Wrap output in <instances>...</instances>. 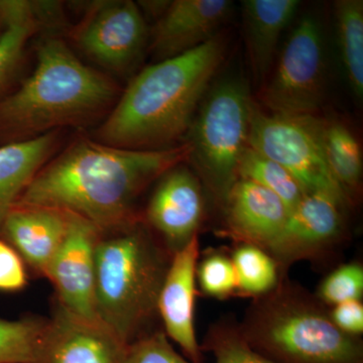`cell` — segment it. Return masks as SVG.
Masks as SVG:
<instances>
[{"label":"cell","mask_w":363,"mask_h":363,"mask_svg":"<svg viewBox=\"0 0 363 363\" xmlns=\"http://www.w3.org/2000/svg\"><path fill=\"white\" fill-rule=\"evenodd\" d=\"M187 143L160 150H130L76 140L33 177L16 205L63 210L101 233L136 220L138 196L152 182L189 161Z\"/></svg>","instance_id":"cell-1"},{"label":"cell","mask_w":363,"mask_h":363,"mask_svg":"<svg viewBox=\"0 0 363 363\" xmlns=\"http://www.w3.org/2000/svg\"><path fill=\"white\" fill-rule=\"evenodd\" d=\"M226 51L225 40L217 35L192 51L143 69L99 128V142L130 150L171 147L187 135Z\"/></svg>","instance_id":"cell-2"},{"label":"cell","mask_w":363,"mask_h":363,"mask_svg":"<svg viewBox=\"0 0 363 363\" xmlns=\"http://www.w3.org/2000/svg\"><path fill=\"white\" fill-rule=\"evenodd\" d=\"M111 79L85 65L61 38L49 35L37 49V66L16 92L0 101V130L35 138L81 123L111 104Z\"/></svg>","instance_id":"cell-3"},{"label":"cell","mask_w":363,"mask_h":363,"mask_svg":"<svg viewBox=\"0 0 363 363\" xmlns=\"http://www.w3.org/2000/svg\"><path fill=\"white\" fill-rule=\"evenodd\" d=\"M168 255L140 219L100 234L95 252V307L98 318L124 342L140 337L157 312L171 262Z\"/></svg>","instance_id":"cell-4"},{"label":"cell","mask_w":363,"mask_h":363,"mask_svg":"<svg viewBox=\"0 0 363 363\" xmlns=\"http://www.w3.org/2000/svg\"><path fill=\"white\" fill-rule=\"evenodd\" d=\"M238 329L276 363H363L360 338L338 329L318 298L286 281L255 298Z\"/></svg>","instance_id":"cell-5"},{"label":"cell","mask_w":363,"mask_h":363,"mask_svg":"<svg viewBox=\"0 0 363 363\" xmlns=\"http://www.w3.org/2000/svg\"><path fill=\"white\" fill-rule=\"evenodd\" d=\"M253 105L248 85L227 77L208 89L187 135L189 161L222 203L238 180V167L248 147Z\"/></svg>","instance_id":"cell-6"},{"label":"cell","mask_w":363,"mask_h":363,"mask_svg":"<svg viewBox=\"0 0 363 363\" xmlns=\"http://www.w3.org/2000/svg\"><path fill=\"white\" fill-rule=\"evenodd\" d=\"M326 88L324 35L314 14H306L294 28L277 57L259 99L271 113L316 116Z\"/></svg>","instance_id":"cell-7"},{"label":"cell","mask_w":363,"mask_h":363,"mask_svg":"<svg viewBox=\"0 0 363 363\" xmlns=\"http://www.w3.org/2000/svg\"><path fill=\"white\" fill-rule=\"evenodd\" d=\"M248 147L284 167L305 193H330L350 204L327 164L317 116L271 113L255 104Z\"/></svg>","instance_id":"cell-8"},{"label":"cell","mask_w":363,"mask_h":363,"mask_svg":"<svg viewBox=\"0 0 363 363\" xmlns=\"http://www.w3.org/2000/svg\"><path fill=\"white\" fill-rule=\"evenodd\" d=\"M71 38L98 65L125 75L142 59L150 33L138 4L131 0H107L90 6Z\"/></svg>","instance_id":"cell-9"},{"label":"cell","mask_w":363,"mask_h":363,"mask_svg":"<svg viewBox=\"0 0 363 363\" xmlns=\"http://www.w3.org/2000/svg\"><path fill=\"white\" fill-rule=\"evenodd\" d=\"M128 345L99 318L79 316L57 303L33 363H126Z\"/></svg>","instance_id":"cell-10"},{"label":"cell","mask_w":363,"mask_h":363,"mask_svg":"<svg viewBox=\"0 0 363 363\" xmlns=\"http://www.w3.org/2000/svg\"><path fill=\"white\" fill-rule=\"evenodd\" d=\"M347 203L330 193H306L289 212L281 233L267 252L278 266H290L326 252L342 238Z\"/></svg>","instance_id":"cell-11"},{"label":"cell","mask_w":363,"mask_h":363,"mask_svg":"<svg viewBox=\"0 0 363 363\" xmlns=\"http://www.w3.org/2000/svg\"><path fill=\"white\" fill-rule=\"evenodd\" d=\"M101 231L72 214L65 240L52 257L45 278L56 291L57 303L79 316L97 319L95 252Z\"/></svg>","instance_id":"cell-12"},{"label":"cell","mask_w":363,"mask_h":363,"mask_svg":"<svg viewBox=\"0 0 363 363\" xmlns=\"http://www.w3.org/2000/svg\"><path fill=\"white\" fill-rule=\"evenodd\" d=\"M203 211L199 178L182 164L159 179L147 204L145 223L159 234L173 255L198 235Z\"/></svg>","instance_id":"cell-13"},{"label":"cell","mask_w":363,"mask_h":363,"mask_svg":"<svg viewBox=\"0 0 363 363\" xmlns=\"http://www.w3.org/2000/svg\"><path fill=\"white\" fill-rule=\"evenodd\" d=\"M198 259L197 235L172 255L157 300V313L164 323V333L180 346L193 363H202L203 358L194 325Z\"/></svg>","instance_id":"cell-14"},{"label":"cell","mask_w":363,"mask_h":363,"mask_svg":"<svg viewBox=\"0 0 363 363\" xmlns=\"http://www.w3.org/2000/svg\"><path fill=\"white\" fill-rule=\"evenodd\" d=\"M233 6L228 0L169 1L150 33L152 54L157 61H162L213 39L230 16Z\"/></svg>","instance_id":"cell-15"},{"label":"cell","mask_w":363,"mask_h":363,"mask_svg":"<svg viewBox=\"0 0 363 363\" xmlns=\"http://www.w3.org/2000/svg\"><path fill=\"white\" fill-rule=\"evenodd\" d=\"M224 235L238 243L269 250L288 218V206L267 189L238 179L222 201Z\"/></svg>","instance_id":"cell-16"},{"label":"cell","mask_w":363,"mask_h":363,"mask_svg":"<svg viewBox=\"0 0 363 363\" xmlns=\"http://www.w3.org/2000/svg\"><path fill=\"white\" fill-rule=\"evenodd\" d=\"M72 214L55 208L16 205L0 229V238L33 271L44 276L70 226Z\"/></svg>","instance_id":"cell-17"},{"label":"cell","mask_w":363,"mask_h":363,"mask_svg":"<svg viewBox=\"0 0 363 363\" xmlns=\"http://www.w3.org/2000/svg\"><path fill=\"white\" fill-rule=\"evenodd\" d=\"M298 0H243V35L248 64L257 86L266 82L278 57L279 40L297 13Z\"/></svg>","instance_id":"cell-18"},{"label":"cell","mask_w":363,"mask_h":363,"mask_svg":"<svg viewBox=\"0 0 363 363\" xmlns=\"http://www.w3.org/2000/svg\"><path fill=\"white\" fill-rule=\"evenodd\" d=\"M56 143L51 131L0 147V229L33 177L49 161Z\"/></svg>","instance_id":"cell-19"},{"label":"cell","mask_w":363,"mask_h":363,"mask_svg":"<svg viewBox=\"0 0 363 363\" xmlns=\"http://www.w3.org/2000/svg\"><path fill=\"white\" fill-rule=\"evenodd\" d=\"M325 156L332 176L347 198L357 200L362 192V152L352 130L342 121L321 118Z\"/></svg>","instance_id":"cell-20"},{"label":"cell","mask_w":363,"mask_h":363,"mask_svg":"<svg viewBox=\"0 0 363 363\" xmlns=\"http://www.w3.org/2000/svg\"><path fill=\"white\" fill-rule=\"evenodd\" d=\"M339 50L344 72L353 94L363 95V1L337 0L334 2Z\"/></svg>","instance_id":"cell-21"},{"label":"cell","mask_w":363,"mask_h":363,"mask_svg":"<svg viewBox=\"0 0 363 363\" xmlns=\"http://www.w3.org/2000/svg\"><path fill=\"white\" fill-rule=\"evenodd\" d=\"M238 179L252 182L278 196L292 209L306 194L298 182L284 167L247 147L240 157Z\"/></svg>","instance_id":"cell-22"},{"label":"cell","mask_w":363,"mask_h":363,"mask_svg":"<svg viewBox=\"0 0 363 363\" xmlns=\"http://www.w3.org/2000/svg\"><path fill=\"white\" fill-rule=\"evenodd\" d=\"M231 259L238 279V294L259 298L279 285L278 264L262 248L238 243Z\"/></svg>","instance_id":"cell-23"},{"label":"cell","mask_w":363,"mask_h":363,"mask_svg":"<svg viewBox=\"0 0 363 363\" xmlns=\"http://www.w3.org/2000/svg\"><path fill=\"white\" fill-rule=\"evenodd\" d=\"M45 320L0 318V363H33Z\"/></svg>","instance_id":"cell-24"},{"label":"cell","mask_w":363,"mask_h":363,"mask_svg":"<svg viewBox=\"0 0 363 363\" xmlns=\"http://www.w3.org/2000/svg\"><path fill=\"white\" fill-rule=\"evenodd\" d=\"M201 350L211 352L215 363H276L253 350L241 335L238 326L227 321L210 328Z\"/></svg>","instance_id":"cell-25"},{"label":"cell","mask_w":363,"mask_h":363,"mask_svg":"<svg viewBox=\"0 0 363 363\" xmlns=\"http://www.w3.org/2000/svg\"><path fill=\"white\" fill-rule=\"evenodd\" d=\"M47 28L39 18L16 21L0 37V90L13 77L33 35Z\"/></svg>","instance_id":"cell-26"},{"label":"cell","mask_w":363,"mask_h":363,"mask_svg":"<svg viewBox=\"0 0 363 363\" xmlns=\"http://www.w3.org/2000/svg\"><path fill=\"white\" fill-rule=\"evenodd\" d=\"M196 279L203 293L209 297L224 298L238 294V279L233 259L213 252L198 264Z\"/></svg>","instance_id":"cell-27"},{"label":"cell","mask_w":363,"mask_h":363,"mask_svg":"<svg viewBox=\"0 0 363 363\" xmlns=\"http://www.w3.org/2000/svg\"><path fill=\"white\" fill-rule=\"evenodd\" d=\"M362 266L350 262L334 269L323 279L318 291V300L334 307L350 301H362Z\"/></svg>","instance_id":"cell-28"},{"label":"cell","mask_w":363,"mask_h":363,"mask_svg":"<svg viewBox=\"0 0 363 363\" xmlns=\"http://www.w3.org/2000/svg\"><path fill=\"white\" fill-rule=\"evenodd\" d=\"M126 363H193L182 357L164 332L157 331L135 339L128 345Z\"/></svg>","instance_id":"cell-29"},{"label":"cell","mask_w":363,"mask_h":363,"mask_svg":"<svg viewBox=\"0 0 363 363\" xmlns=\"http://www.w3.org/2000/svg\"><path fill=\"white\" fill-rule=\"evenodd\" d=\"M28 285V272L21 255L0 238V291L18 292Z\"/></svg>","instance_id":"cell-30"},{"label":"cell","mask_w":363,"mask_h":363,"mask_svg":"<svg viewBox=\"0 0 363 363\" xmlns=\"http://www.w3.org/2000/svg\"><path fill=\"white\" fill-rule=\"evenodd\" d=\"M44 1L0 0V37L13 23L26 18H43Z\"/></svg>","instance_id":"cell-31"},{"label":"cell","mask_w":363,"mask_h":363,"mask_svg":"<svg viewBox=\"0 0 363 363\" xmlns=\"http://www.w3.org/2000/svg\"><path fill=\"white\" fill-rule=\"evenodd\" d=\"M333 323L348 335L359 337L363 332V305L362 301H350L334 306L329 312Z\"/></svg>","instance_id":"cell-32"}]
</instances>
